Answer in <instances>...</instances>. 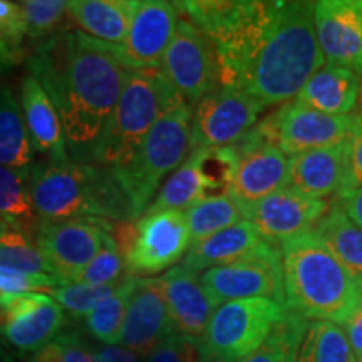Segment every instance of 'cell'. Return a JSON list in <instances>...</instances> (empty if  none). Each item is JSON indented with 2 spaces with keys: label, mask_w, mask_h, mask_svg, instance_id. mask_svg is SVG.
Returning a JSON list of instances; mask_svg holds the SVG:
<instances>
[{
  "label": "cell",
  "mask_w": 362,
  "mask_h": 362,
  "mask_svg": "<svg viewBox=\"0 0 362 362\" xmlns=\"http://www.w3.org/2000/svg\"><path fill=\"white\" fill-rule=\"evenodd\" d=\"M161 282L173 332L200 341L218 304L206 292L198 274L181 264L166 272Z\"/></svg>",
  "instance_id": "cell-21"
},
{
  "label": "cell",
  "mask_w": 362,
  "mask_h": 362,
  "mask_svg": "<svg viewBox=\"0 0 362 362\" xmlns=\"http://www.w3.org/2000/svg\"><path fill=\"white\" fill-rule=\"evenodd\" d=\"M178 7L166 0H138L123 44L111 45L128 71L158 69L178 25Z\"/></svg>",
  "instance_id": "cell-16"
},
{
  "label": "cell",
  "mask_w": 362,
  "mask_h": 362,
  "mask_svg": "<svg viewBox=\"0 0 362 362\" xmlns=\"http://www.w3.org/2000/svg\"><path fill=\"white\" fill-rule=\"evenodd\" d=\"M136 277H126L121 282L115 296L99 304L90 314L86 317V329L104 346H116L119 344L121 329L128 310L129 297L133 293Z\"/></svg>",
  "instance_id": "cell-34"
},
{
  "label": "cell",
  "mask_w": 362,
  "mask_h": 362,
  "mask_svg": "<svg viewBox=\"0 0 362 362\" xmlns=\"http://www.w3.org/2000/svg\"><path fill=\"white\" fill-rule=\"evenodd\" d=\"M27 37V25L19 2L0 0V45L22 51V42Z\"/></svg>",
  "instance_id": "cell-42"
},
{
  "label": "cell",
  "mask_w": 362,
  "mask_h": 362,
  "mask_svg": "<svg viewBox=\"0 0 362 362\" xmlns=\"http://www.w3.org/2000/svg\"><path fill=\"white\" fill-rule=\"evenodd\" d=\"M29 362H96L94 347L89 346L79 334H59L52 342L34 352Z\"/></svg>",
  "instance_id": "cell-40"
},
{
  "label": "cell",
  "mask_w": 362,
  "mask_h": 362,
  "mask_svg": "<svg viewBox=\"0 0 362 362\" xmlns=\"http://www.w3.org/2000/svg\"><path fill=\"white\" fill-rule=\"evenodd\" d=\"M269 119L275 146L291 156L347 141L357 124L356 115L330 116L297 101L282 104Z\"/></svg>",
  "instance_id": "cell-15"
},
{
  "label": "cell",
  "mask_w": 362,
  "mask_h": 362,
  "mask_svg": "<svg viewBox=\"0 0 362 362\" xmlns=\"http://www.w3.org/2000/svg\"><path fill=\"white\" fill-rule=\"evenodd\" d=\"M356 131L349 139V161H351V178L349 189L362 188V107L356 112Z\"/></svg>",
  "instance_id": "cell-44"
},
{
  "label": "cell",
  "mask_w": 362,
  "mask_h": 362,
  "mask_svg": "<svg viewBox=\"0 0 362 362\" xmlns=\"http://www.w3.org/2000/svg\"><path fill=\"white\" fill-rule=\"evenodd\" d=\"M285 310L305 320L344 324L362 292L314 232L297 235L280 245Z\"/></svg>",
  "instance_id": "cell-3"
},
{
  "label": "cell",
  "mask_w": 362,
  "mask_h": 362,
  "mask_svg": "<svg viewBox=\"0 0 362 362\" xmlns=\"http://www.w3.org/2000/svg\"><path fill=\"white\" fill-rule=\"evenodd\" d=\"M96 362H144L141 356L126 349L123 346H99L94 347Z\"/></svg>",
  "instance_id": "cell-47"
},
{
  "label": "cell",
  "mask_w": 362,
  "mask_h": 362,
  "mask_svg": "<svg viewBox=\"0 0 362 362\" xmlns=\"http://www.w3.org/2000/svg\"><path fill=\"white\" fill-rule=\"evenodd\" d=\"M238 168L230 194L247 206L288 187V158L274 144H233Z\"/></svg>",
  "instance_id": "cell-20"
},
{
  "label": "cell",
  "mask_w": 362,
  "mask_h": 362,
  "mask_svg": "<svg viewBox=\"0 0 362 362\" xmlns=\"http://www.w3.org/2000/svg\"><path fill=\"white\" fill-rule=\"evenodd\" d=\"M160 69L192 106L221 84L215 44L185 17L178 21Z\"/></svg>",
  "instance_id": "cell-13"
},
{
  "label": "cell",
  "mask_w": 362,
  "mask_h": 362,
  "mask_svg": "<svg viewBox=\"0 0 362 362\" xmlns=\"http://www.w3.org/2000/svg\"><path fill=\"white\" fill-rule=\"evenodd\" d=\"M264 110L245 89L220 86L194 104L189 151L233 146L257 124Z\"/></svg>",
  "instance_id": "cell-12"
},
{
  "label": "cell",
  "mask_w": 362,
  "mask_h": 362,
  "mask_svg": "<svg viewBox=\"0 0 362 362\" xmlns=\"http://www.w3.org/2000/svg\"><path fill=\"white\" fill-rule=\"evenodd\" d=\"M264 242L265 240L262 238L259 230L248 220H243L211 237L192 243L181 265L194 274H200L214 267L243 259Z\"/></svg>",
  "instance_id": "cell-24"
},
{
  "label": "cell",
  "mask_w": 362,
  "mask_h": 362,
  "mask_svg": "<svg viewBox=\"0 0 362 362\" xmlns=\"http://www.w3.org/2000/svg\"><path fill=\"white\" fill-rule=\"evenodd\" d=\"M329 210V203L287 187L245 208V220L262 238L280 247L284 242L314 228Z\"/></svg>",
  "instance_id": "cell-17"
},
{
  "label": "cell",
  "mask_w": 362,
  "mask_h": 362,
  "mask_svg": "<svg viewBox=\"0 0 362 362\" xmlns=\"http://www.w3.org/2000/svg\"><path fill=\"white\" fill-rule=\"evenodd\" d=\"M296 362H357L346 332L327 320H312L300 339Z\"/></svg>",
  "instance_id": "cell-30"
},
{
  "label": "cell",
  "mask_w": 362,
  "mask_h": 362,
  "mask_svg": "<svg viewBox=\"0 0 362 362\" xmlns=\"http://www.w3.org/2000/svg\"><path fill=\"white\" fill-rule=\"evenodd\" d=\"M361 78L349 69L324 66L307 81L296 101L330 116H349L356 110Z\"/></svg>",
  "instance_id": "cell-26"
},
{
  "label": "cell",
  "mask_w": 362,
  "mask_h": 362,
  "mask_svg": "<svg viewBox=\"0 0 362 362\" xmlns=\"http://www.w3.org/2000/svg\"><path fill=\"white\" fill-rule=\"evenodd\" d=\"M19 103L34 153L44 155L45 161L54 165L71 163L64 128L56 106L30 74L22 79Z\"/></svg>",
  "instance_id": "cell-23"
},
{
  "label": "cell",
  "mask_w": 362,
  "mask_h": 362,
  "mask_svg": "<svg viewBox=\"0 0 362 362\" xmlns=\"http://www.w3.org/2000/svg\"><path fill=\"white\" fill-rule=\"evenodd\" d=\"M192 243L221 232L245 220V211L232 194L202 200L185 211Z\"/></svg>",
  "instance_id": "cell-32"
},
{
  "label": "cell",
  "mask_w": 362,
  "mask_h": 362,
  "mask_svg": "<svg viewBox=\"0 0 362 362\" xmlns=\"http://www.w3.org/2000/svg\"><path fill=\"white\" fill-rule=\"evenodd\" d=\"M312 232L346 269L362 292V230L336 203L325 211Z\"/></svg>",
  "instance_id": "cell-27"
},
{
  "label": "cell",
  "mask_w": 362,
  "mask_h": 362,
  "mask_svg": "<svg viewBox=\"0 0 362 362\" xmlns=\"http://www.w3.org/2000/svg\"><path fill=\"white\" fill-rule=\"evenodd\" d=\"M34 149L22 115L19 99L0 86V166L33 168Z\"/></svg>",
  "instance_id": "cell-28"
},
{
  "label": "cell",
  "mask_w": 362,
  "mask_h": 362,
  "mask_svg": "<svg viewBox=\"0 0 362 362\" xmlns=\"http://www.w3.org/2000/svg\"><path fill=\"white\" fill-rule=\"evenodd\" d=\"M13 233H19V232H17V230L13 228V226L8 223L6 218H2V216H0V240L11 237V235H13Z\"/></svg>",
  "instance_id": "cell-49"
},
{
  "label": "cell",
  "mask_w": 362,
  "mask_h": 362,
  "mask_svg": "<svg viewBox=\"0 0 362 362\" xmlns=\"http://www.w3.org/2000/svg\"><path fill=\"white\" fill-rule=\"evenodd\" d=\"M61 282L52 275H34L24 272L0 269V292L2 293H27V292H51L61 287Z\"/></svg>",
  "instance_id": "cell-43"
},
{
  "label": "cell",
  "mask_w": 362,
  "mask_h": 362,
  "mask_svg": "<svg viewBox=\"0 0 362 362\" xmlns=\"http://www.w3.org/2000/svg\"><path fill=\"white\" fill-rule=\"evenodd\" d=\"M197 171L203 188V200L228 194L238 168V153L235 146L193 149Z\"/></svg>",
  "instance_id": "cell-33"
},
{
  "label": "cell",
  "mask_w": 362,
  "mask_h": 362,
  "mask_svg": "<svg viewBox=\"0 0 362 362\" xmlns=\"http://www.w3.org/2000/svg\"><path fill=\"white\" fill-rule=\"evenodd\" d=\"M317 42L325 64L362 76V2L322 0L314 2Z\"/></svg>",
  "instance_id": "cell-18"
},
{
  "label": "cell",
  "mask_w": 362,
  "mask_h": 362,
  "mask_svg": "<svg viewBox=\"0 0 362 362\" xmlns=\"http://www.w3.org/2000/svg\"><path fill=\"white\" fill-rule=\"evenodd\" d=\"M349 139L341 144L288 158V187L312 198L342 194L349 189Z\"/></svg>",
  "instance_id": "cell-22"
},
{
  "label": "cell",
  "mask_w": 362,
  "mask_h": 362,
  "mask_svg": "<svg viewBox=\"0 0 362 362\" xmlns=\"http://www.w3.org/2000/svg\"><path fill=\"white\" fill-rule=\"evenodd\" d=\"M0 362H13L11 354L2 347V344H0Z\"/></svg>",
  "instance_id": "cell-50"
},
{
  "label": "cell",
  "mask_w": 362,
  "mask_h": 362,
  "mask_svg": "<svg viewBox=\"0 0 362 362\" xmlns=\"http://www.w3.org/2000/svg\"><path fill=\"white\" fill-rule=\"evenodd\" d=\"M0 216L17 232L33 240L40 220L30 198V168L0 166Z\"/></svg>",
  "instance_id": "cell-29"
},
{
  "label": "cell",
  "mask_w": 362,
  "mask_h": 362,
  "mask_svg": "<svg viewBox=\"0 0 362 362\" xmlns=\"http://www.w3.org/2000/svg\"><path fill=\"white\" fill-rule=\"evenodd\" d=\"M324 64L315 35L314 2H277L274 21L242 89L264 107L285 104L297 98Z\"/></svg>",
  "instance_id": "cell-2"
},
{
  "label": "cell",
  "mask_w": 362,
  "mask_h": 362,
  "mask_svg": "<svg viewBox=\"0 0 362 362\" xmlns=\"http://www.w3.org/2000/svg\"><path fill=\"white\" fill-rule=\"evenodd\" d=\"M24 57V51H12V49L0 45V74L16 67Z\"/></svg>",
  "instance_id": "cell-48"
},
{
  "label": "cell",
  "mask_w": 362,
  "mask_h": 362,
  "mask_svg": "<svg viewBox=\"0 0 362 362\" xmlns=\"http://www.w3.org/2000/svg\"><path fill=\"white\" fill-rule=\"evenodd\" d=\"M138 0H72L67 17L78 30L107 45H119L128 35Z\"/></svg>",
  "instance_id": "cell-25"
},
{
  "label": "cell",
  "mask_w": 362,
  "mask_h": 362,
  "mask_svg": "<svg viewBox=\"0 0 362 362\" xmlns=\"http://www.w3.org/2000/svg\"><path fill=\"white\" fill-rule=\"evenodd\" d=\"M194 27L215 44L220 86L242 88L274 21L277 2L188 0L175 2Z\"/></svg>",
  "instance_id": "cell-5"
},
{
  "label": "cell",
  "mask_w": 362,
  "mask_h": 362,
  "mask_svg": "<svg viewBox=\"0 0 362 362\" xmlns=\"http://www.w3.org/2000/svg\"><path fill=\"white\" fill-rule=\"evenodd\" d=\"M64 309L37 292H0V337L21 352H37L64 327Z\"/></svg>",
  "instance_id": "cell-14"
},
{
  "label": "cell",
  "mask_w": 362,
  "mask_h": 362,
  "mask_svg": "<svg viewBox=\"0 0 362 362\" xmlns=\"http://www.w3.org/2000/svg\"><path fill=\"white\" fill-rule=\"evenodd\" d=\"M200 362H208V361H203V359H200Z\"/></svg>",
  "instance_id": "cell-51"
},
{
  "label": "cell",
  "mask_w": 362,
  "mask_h": 362,
  "mask_svg": "<svg viewBox=\"0 0 362 362\" xmlns=\"http://www.w3.org/2000/svg\"><path fill=\"white\" fill-rule=\"evenodd\" d=\"M285 314V307L269 298H245L218 305L198 341L208 362H240L259 349Z\"/></svg>",
  "instance_id": "cell-9"
},
{
  "label": "cell",
  "mask_w": 362,
  "mask_h": 362,
  "mask_svg": "<svg viewBox=\"0 0 362 362\" xmlns=\"http://www.w3.org/2000/svg\"><path fill=\"white\" fill-rule=\"evenodd\" d=\"M0 269L56 277L51 265L44 259L42 253L35 248L33 240L24 237L22 233H13L11 237L0 240Z\"/></svg>",
  "instance_id": "cell-38"
},
{
  "label": "cell",
  "mask_w": 362,
  "mask_h": 362,
  "mask_svg": "<svg viewBox=\"0 0 362 362\" xmlns=\"http://www.w3.org/2000/svg\"><path fill=\"white\" fill-rule=\"evenodd\" d=\"M30 198L40 221H134L128 198L112 170L96 163H35L30 168Z\"/></svg>",
  "instance_id": "cell-4"
},
{
  "label": "cell",
  "mask_w": 362,
  "mask_h": 362,
  "mask_svg": "<svg viewBox=\"0 0 362 362\" xmlns=\"http://www.w3.org/2000/svg\"><path fill=\"white\" fill-rule=\"evenodd\" d=\"M344 325V332H346L347 341L351 344V349L354 352L357 362H362V297L354 312L349 315Z\"/></svg>",
  "instance_id": "cell-45"
},
{
  "label": "cell",
  "mask_w": 362,
  "mask_h": 362,
  "mask_svg": "<svg viewBox=\"0 0 362 362\" xmlns=\"http://www.w3.org/2000/svg\"><path fill=\"white\" fill-rule=\"evenodd\" d=\"M336 205L362 230V188L339 194Z\"/></svg>",
  "instance_id": "cell-46"
},
{
  "label": "cell",
  "mask_w": 362,
  "mask_h": 362,
  "mask_svg": "<svg viewBox=\"0 0 362 362\" xmlns=\"http://www.w3.org/2000/svg\"><path fill=\"white\" fill-rule=\"evenodd\" d=\"M19 6L24 13L27 37L37 44L64 29L62 24L69 6L66 0H25Z\"/></svg>",
  "instance_id": "cell-37"
},
{
  "label": "cell",
  "mask_w": 362,
  "mask_h": 362,
  "mask_svg": "<svg viewBox=\"0 0 362 362\" xmlns=\"http://www.w3.org/2000/svg\"><path fill=\"white\" fill-rule=\"evenodd\" d=\"M111 237L123 253L128 277H153L173 269L192 245L187 216L178 210L116 221Z\"/></svg>",
  "instance_id": "cell-8"
},
{
  "label": "cell",
  "mask_w": 362,
  "mask_h": 362,
  "mask_svg": "<svg viewBox=\"0 0 362 362\" xmlns=\"http://www.w3.org/2000/svg\"><path fill=\"white\" fill-rule=\"evenodd\" d=\"M59 112L74 163H96L128 69L111 45L81 30H59L25 59Z\"/></svg>",
  "instance_id": "cell-1"
},
{
  "label": "cell",
  "mask_w": 362,
  "mask_h": 362,
  "mask_svg": "<svg viewBox=\"0 0 362 362\" xmlns=\"http://www.w3.org/2000/svg\"><path fill=\"white\" fill-rule=\"evenodd\" d=\"M202 200L203 188L197 171V156H194V151H189L187 160L165 181L144 214H160V211L170 210L181 211L183 208L193 206L194 203Z\"/></svg>",
  "instance_id": "cell-31"
},
{
  "label": "cell",
  "mask_w": 362,
  "mask_h": 362,
  "mask_svg": "<svg viewBox=\"0 0 362 362\" xmlns=\"http://www.w3.org/2000/svg\"><path fill=\"white\" fill-rule=\"evenodd\" d=\"M307 325L309 320L285 310L282 320L275 325L265 342L240 362H296L298 344Z\"/></svg>",
  "instance_id": "cell-35"
},
{
  "label": "cell",
  "mask_w": 362,
  "mask_h": 362,
  "mask_svg": "<svg viewBox=\"0 0 362 362\" xmlns=\"http://www.w3.org/2000/svg\"><path fill=\"white\" fill-rule=\"evenodd\" d=\"M173 334L160 277H136L121 329L119 344L146 357L163 339Z\"/></svg>",
  "instance_id": "cell-19"
},
{
  "label": "cell",
  "mask_w": 362,
  "mask_h": 362,
  "mask_svg": "<svg viewBox=\"0 0 362 362\" xmlns=\"http://www.w3.org/2000/svg\"><path fill=\"white\" fill-rule=\"evenodd\" d=\"M126 274V262L115 238L107 237L103 250L89 262V265L81 272L72 284L86 285H110L123 280Z\"/></svg>",
  "instance_id": "cell-39"
},
{
  "label": "cell",
  "mask_w": 362,
  "mask_h": 362,
  "mask_svg": "<svg viewBox=\"0 0 362 362\" xmlns=\"http://www.w3.org/2000/svg\"><path fill=\"white\" fill-rule=\"evenodd\" d=\"M202 284L216 304L269 298L285 307L280 247L264 242L243 259L203 272Z\"/></svg>",
  "instance_id": "cell-10"
},
{
  "label": "cell",
  "mask_w": 362,
  "mask_h": 362,
  "mask_svg": "<svg viewBox=\"0 0 362 362\" xmlns=\"http://www.w3.org/2000/svg\"><path fill=\"white\" fill-rule=\"evenodd\" d=\"M121 282L110 285L66 284L51 291V296L74 319H86L99 304L115 296Z\"/></svg>",
  "instance_id": "cell-36"
},
{
  "label": "cell",
  "mask_w": 362,
  "mask_h": 362,
  "mask_svg": "<svg viewBox=\"0 0 362 362\" xmlns=\"http://www.w3.org/2000/svg\"><path fill=\"white\" fill-rule=\"evenodd\" d=\"M183 103L160 67L126 72L96 165L112 170L128 161L153 126Z\"/></svg>",
  "instance_id": "cell-6"
},
{
  "label": "cell",
  "mask_w": 362,
  "mask_h": 362,
  "mask_svg": "<svg viewBox=\"0 0 362 362\" xmlns=\"http://www.w3.org/2000/svg\"><path fill=\"white\" fill-rule=\"evenodd\" d=\"M115 223L101 218L40 221L33 243L51 265L59 282L72 284L103 250Z\"/></svg>",
  "instance_id": "cell-11"
},
{
  "label": "cell",
  "mask_w": 362,
  "mask_h": 362,
  "mask_svg": "<svg viewBox=\"0 0 362 362\" xmlns=\"http://www.w3.org/2000/svg\"><path fill=\"white\" fill-rule=\"evenodd\" d=\"M200 359L198 341L173 332L144 357V362H200Z\"/></svg>",
  "instance_id": "cell-41"
},
{
  "label": "cell",
  "mask_w": 362,
  "mask_h": 362,
  "mask_svg": "<svg viewBox=\"0 0 362 362\" xmlns=\"http://www.w3.org/2000/svg\"><path fill=\"white\" fill-rule=\"evenodd\" d=\"M192 119L193 106L183 103L153 126L128 161L112 168L134 220L146 211L165 176L189 155Z\"/></svg>",
  "instance_id": "cell-7"
}]
</instances>
